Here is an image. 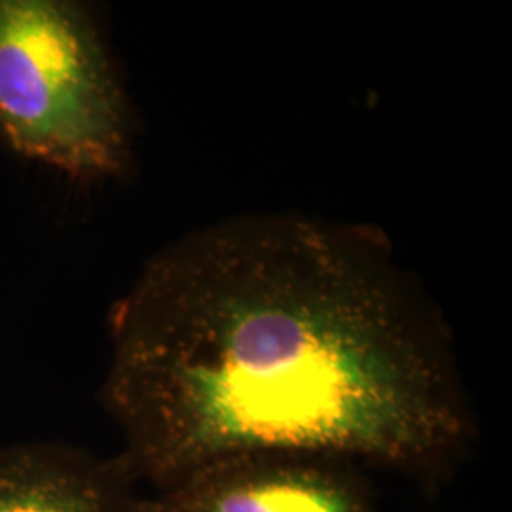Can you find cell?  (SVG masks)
Returning <instances> with one entry per match:
<instances>
[{
	"instance_id": "6da1fadb",
	"label": "cell",
	"mask_w": 512,
	"mask_h": 512,
	"mask_svg": "<svg viewBox=\"0 0 512 512\" xmlns=\"http://www.w3.org/2000/svg\"><path fill=\"white\" fill-rule=\"evenodd\" d=\"M101 403L154 494L245 454L348 459L439 488L475 450L444 313L382 230L300 213L169 243L112 306Z\"/></svg>"
},
{
	"instance_id": "7a4b0ae2",
	"label": "cell",
	"mask_w": 512,
	"mask_h": 512,
	"mask_svg": "<svg viewBox=\"0 0 512 512\" xmlns=\"http://www.w3.org/2000/svg\"><path fill=\"white\" fill-rule=\"evenodd\" d=\"M0 137L78 181L126 173L128 99L80 2L0 0Z\"/></svg>"
},
{
	"instance_id": "3957f363",
	"label": "cell",
	"mask_w": 512,
	"mask_h": 512,
	"mask_svg": "<svg viewBox=\"0 0 512 512\" xmlns=\"http://www.w3.org/2000/svg\"><path fill=\"white\" fill-rule=\"evenodd\" d=\"M147 512H378L348 459L260 452L222 459L148 497Z\"/></svg>"
},
{
	"instance_id": "277c9868",
	"label": "cell",
	"mask_w": 512,
	"mask_h": 512,
	"mask_svg": "<svg viewBox=\"0 0 512 512\" xmlns=\"http://www.w3.org/2000/svg\"><path fill=\"white\" fill-rule=\"evenodd\" d=\"M137 488L118 454L46 440L0 448V512H147Z\"/></svg>"
}]
</instances>
